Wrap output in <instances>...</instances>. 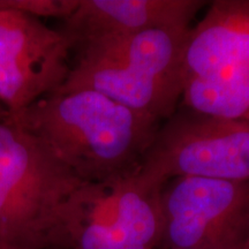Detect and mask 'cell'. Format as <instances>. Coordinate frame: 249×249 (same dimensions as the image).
Masks as SVG:
<instances>
[{"label": "cell", "mask_w": 249, "mask_h": 249, "mask_svg": "<svg viewBox=\"0 0 249 249\" xmlns=\"http://www.w3.org/2000/svg\"><path fill=\"white\" fill-rule=\"evenodd\" d=\"M9 117L88 183L136 172L161 124L88 88L51 93Z\"/></svg>", "instance_id": "obj_1"}, {"label": "cell", "mask_w": 249, "mask_h": 249, "mask_svg": "<svg viewBox=\"0 0 249 249\" xmlns=\"http://www.w3.org/2000/svg\"><path fill=\"white\" fill-rule=\"evenodd\" d=\"M191 29L160 28L77 46L68 79L55 92L93 89L164 123L181 103Z\"/></svg>", "instance_id": "obj_2"}, {"label": "cell", "mask_w": 249, "mask_h": 249, "mask_svg": "<svg viewBox=\"0 0 249 249\" xmlns=\"http://www.w3.org/2000/svg\"><path fill=\"white\" fill-rule=\"evenodd\" d=\"M81 181L17 121L0 120V249H60Z\"/></svg>", "instance_id": "obj_3"}, {"label": "cell", "mask_w": 249, "mask_h": 249, "mask_svg": "<svg viewBox=\"0 0 249 249\" xmlns=\"http://www.w3.org/2000/svg\"><path fill=\"white\" fill-rule=\"evenodd\" d=\"M180 105L249 124V0H216L192 27Z\"/></svg>", "instance_id": "obj_4"}, {"label": "cell", "mask_w": 249, "mask_h": 249, "mask_svg": "<svg viewBox=\"0 0 249 249\" xmlns=\"http://www.w3.org/2000/svg\"><path fill=\"white\" fill-rule=\"evenodd\" d=\"M136 176L156 188L178 177L249 181V124L182 107L160 124Z\"/></svg>", "instance_id": "obj_5"}, {"label": "cell", "mask_w": 249, "mask_h": 249, "mask_svg": "<svg viewBox=\"0 0 249 249\" xmlns=\"http://www.w3.org/2000/svg\"><path fill=\"white\" fill-rule=\"evenodd\" d=\"M160 191L140 181L136 172L85 183L68 205L59 248L158 249Z\"/></svg>", "instance_id": "obj_6"}, {"label": "cell", "mask_w": 249, "mask_h": 249, "mask_svg": "<svg viewBox=\"0 0 249 249\" xmlns=\"http://www.w3.org/2000/svg\"><path fill=\"white\" fill-rule=\"evenodd\" d=\"M158 249H241L249 217V181L178 177L160 191Z\"/></svg>", "instance_id": "obj_7"}, {"label": "cell", "mask_w": 249, "mask_h": 249, "mask_svg": "<svg viewBox=\"0 0 249 249\" xmlns=\"http://www.w3.org/2000/svg\"><path fill=\"white\" fill-rule=\"evenodd\" d=\"M73 43L60 28L23 12H0V99L8 116L65 85Z\"/></svg>", "instance_id": "obj_8"}, {"label": "cell", "mask_w": 249, "mask_h": 249, "mask_svg": "<svg viewBox=\"0 0 249 249\" xmlns=\"http://www.w3.org/2000/svg\"><path fill=\"white\" fill-rule=\"evenodd\" d=\"M202 0H79L60 29L77 46L160 28L192 27Z\"/></svg>", "instance_id": "obj_9"}, {"label": "cell", "mask_w": 249, "mask_h": 249, "mask_svg": "<svg viewBox=\"0 0 249 249\" xmlns=\"http://www.w3.org/2000/svg\"><path fill=\"white\" fill-rule=\"evenodd\" d=\"M77 1L79 0H0V12H23L42 18L64 20L74 11Z\"/></svg>", "instance_id": "obj_10"}, {"label": "cell", "mask_w": 249, "mask_h": 249, "mask_svg": "<svg viewBox=\"0 0 249 249\" xmlns=\"http://www.w3.org/2000/svg\"><path fill=\"white\" fill-rule=\"evenodd\" d=\"M241 249H249V217H248V223H247V230H246V234L244 239V244H242Z\"/></svg>", "instance_id": "obj_11"}, {"label": "cell", "mask_w": 249, "mask_h": 249, "mask_svg": "<svg viewBox=\"0 0 249 249\" xmlns=\"http://www.w3.org/2000/svg\"><path fill=\"white\" fill-rule=\"evenodd\" d=\"M7 116H8L7 111H6L5 107L2 105V103H1V99H0V120H2L4 118H6Z\"/></svg>", "instance_id": "obj_12"}, {"label": "cell", "mask_w": 249, "mask_h": 249, "mask_svg": "<svg viewBox=\"0 0 249 249\" xmlns=\"http://www.w3.org/2000/svg\"><path fill=\"white\" fill-rule=\"evenodd\" d=\"M172 249H195V248H172Z\"/></svg>", "instance_id": "obj_13"}]
</instances>
